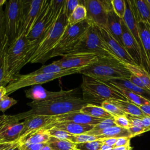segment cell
I'll return each mask as SVG.
<instances>
[{
    "label": "cell",
    "mask_w": 150,
    "mask_h": 150,
    "mask_svg": "<svg viewBox=\"0 0 150 150\" xmlns=\"http://www.w3.org/2000/svg\"><path fill=\"white\" fill-rule=\"evenodd\" d=\"M126 68L132 74L141 80L150 90V74L143 67L138 65L124 63Z\"/></svg>",
    "instance_id": "30"
},
{
    "label": "cell",
    "mask_w": 150,
    "mask_h": 150,
    "mask_svg": "<svg viewBox=\"0 0 150 150\" xmlns=\"http://www.w3.org/2000/svg\"><path fill=\"white\" fill-rule=\"evenodd\" d=\"M58 16L50 9V1L45 0L40 13L26 38L32 49L36 50L39 44L48 33Z\"/></svg>",
    "instance_id": "9"
},
{
    "label": "cell",
    "mask_w": 150,
    "mask_h": 150,
    "mask_svg": "<svg viewBox=\"0 0 150 150\" xmlns=\"http://www.w3.org/2000/svg\"><path fill=\"white\" fill-rule=\"evenodd\" d=\"M116 126L115 122H114V119L113 118H107V119H104L103 121H102L101 122L98 124L97 125H95L94 128L92 129L93 130H101V129H104L109 127Z\"/></svg>",
    "instance_id": "46"
},
{
    "label": "cell",
    "mask_w": 150,
    "mask_h": 150,
    "mask_svg": "<svg viewBox=\"0 0 150 150\" xmlns=\"http://www.w3.org/2000/svg\"><path fill=\"white\" fill-rule=\"evenodd\" d=\"M94 126L93 125L79 124L69 121H62L52 124L44 129H46L51 127H54L57 129L64 131L70 134L76 135L86 134L91 131L94 128Z\"/></svg>",
    "instance_id": "21"
},
{
    "label": "cell",
    "mask_w": 150,
    "mask_h": 150,
    "mask_svg": "<svg viewBox=\"0 0 150 150\" xmlns=\"http://www.w3.org/2000/svg\"><path fill=\"white\" fill-rule=\"evenodd\" d=\"M25 35H20L9 45L6 51L8 76L11 82L35 53ZM9 82V83H10Z\"/></svg>",
    "instance_id": "4"
},
{
    "label": "cell",
    "mask_w": 150,
    "mask_h": 150,
    "mask_svg": "<svg viewBox=\"0 0 150 150\" xmlns=\"http://www.w3.org/2000/svg\"><path fill=\"white\" fill-rule=\"evenodd\" d=\"M99 139H101L100 136L83 134L76 135H73L70 141L74 144H78V143H83L86 142L93 141H96Z\"/></svg>",
    "instance_id": "40"
},
{
    "label": "cell",
    "mask_w": 150,
    "mask_h": 150,
    "mask_svg": "<svg viewBox=\"0 0 150 150\" xmlns=\"http://www.w3.org/2000/svg\"><path fill=\"white\" fill-rule=\"evenodd\" d=\"M20 114L0 115V144L18 141L23 128Z\"/></svg>",
    "instance_id": "12"
},
{
    "label": "cell",
    "mask_w": 150,
    "mask_h": 150,
    "mask_svg": "<svg viewBox=\"0 0 150 150\" xmlns=\"http://www.w3.org/2000/svg\"><path fill=\"white\" fill-rule=\"evenodd\" d=\"M80 4H83V1L81 0H66L65 6H64V12L67 18L70 16L76 7Z\"/></svg>",
    "instance_id": "43"
},
{
    "label": "cell",
    "mask_w": 150,
    "mask_h": 150,
    "mask_svg": "<svg viewBox=\"0 0 150 150\" xmlns=\"http://www.w3.org/2000/svg\"><path fill=\"white\" fill-rule=\"evenodd\" d=\"M75 91V89L69 90H60L57 91H48L41 86L36 85L30 87V88L25 90V96L28 98L35 101H45L61 97L72 96Z\"/></svg>",
    "instance_id": "16"
},
{
    "label": "cell",
    "mask_w": 150,
    "mask_h": 150,
    "mask_svg": "<svg viewBox=\"0 0 150 150\" xmlns=\"http://www.w3.org/2000/svg\"><path fill=\"white\" fill-rule=\"evenodd\" d=\"M111 5L114 13L121 19L124 16L125 12V2L124 0H112Z\"/></svg>",
    "instance_id": "41"
},
{
    "label": "cell",
    "mask_w": 150,
    "mask_h": 150,
    "mask_svg": "<svg viewBox=\"0 0 150 150\" xmlns=\"http://www.w3.org/2000/svg\"><path fill=\"white\" fill-rule=\"evenodd\" d=\"M107 82L117 87L138 94L150 101V90H145L138 87L131 82L128 79H117L110 80Z\"/></svg>",
    "instance_id": "26"
},
{
    "label": "cell",
    "mask_w": 150,
    "mask_h": 150,
    "mask_svg": "<svg viewBox=\"0 0 150 150\" xmlns=\"http://www.w3.org/2000/svg\"><path fill=\"white\" fill-rule=\"evenodd\" d=\"M146 2H147L148 5H149V6L150 8V0H146Z\"/></svg>",
    "instance_id": "62"
},
{
    "label": "cell",
    "mask_w": 150,
    "mask_h": 150,
    "mask_svg": "<svg viewBox=\"0 0 150 150\" xmlns=\"http://www.w3.org/2000/svg\"><path fill=\"white\" fill-rule=\"evenodd\" d=\"M71 53H90L101 59L120 60L109 48L99 28L93 24L83 35Z\"/></svg>",
    "instance_id": "6"
},
{
    "label": "cell",
    "mask_w": 150,
    "mask_h": 150,
    "mask_svg": "<svg viewBox=\"0 0 150 150\" xmlns=\"http://www.w3.org/2000/svg\"><path fill=\"white\" fill-rule=\"evenodd\" d=\"M87 19V11L83 4H80L67 19V25H74Z\"/></svg>",
    "instance_id": "33"
},
{
    "label": "cell",
    "mask_w": 150,
    "mask_h": 150,
    "mask_svg": "<svg viewBox=\"0 0 150 150\" xmlns=\"http://www.w3.org/2000/svg\"><path fill=\"white\" fill-rule=\"evenodd\" d=\"M8 45L9 40L6 35L4 22V11L2 7H0V53Z\"/></svg>",
    "instance_id": "35"
},
{
    "label": "cell",
    "mask_w": 150,
    "mask_h": 150,
    "mask_svg": "<svg viewBox=\"0 0 150 150\" xmlns=\"http://www.w3.org/2000/svg\"><path fill=\"white\" fill-rule=\"evenodd\" d=\"M101 106L113 117L124 115L126 114L118 106H117L115 104L110 101H106L103 102L101 104Z\"/></svg>",
    "instance_id": "38"
},
{
    "label": "cell",
    "mask_w": 150,
    "mask_h": 150,
    "mask_svg": "<svg viewBox=\"0 0 150 150\" xmlns=\"http://www.w3.org/2000/svg\"><path fill=\"white\" fill-rule=\"evenodd\" d=\"M128 131L131 134V138L137 135H140L144 132L148 131L144 127H131L130 128H128Z\"/></svg>",
    "instance_id": "48"
},
{
    "label": "cell",
    "mask_w": 150,
    "mask_h": 150,
    "mask_svg": "<svg viewBox=\"0 0 150 150\" xmlns=\"http://www.w3.org/2000/svg\"><path fill=\"white\" fill-rule=\"evenodd\" d=\"M47 144L52 150H75V144L68 140L50 137Z\"/></svg>",
    "instance_id": "34"
},
{
    "label": "cell",
    "mask_w": 150,
    "mask_h": 150,
    "mask_svg": "<svg viewBox=\"0 0 150 150\" xmlns=\"http://www.w3.org/2000/svg\"><path fill=\"white\" fill-rule=\"evenodd\" d=\"M6 96V87L1 86L0 87V101Z\"/></svg>",
    "instance_id": "54"
},
{
    "label": "cell",
    "mask_w": 150,
    "mask_h": 150,
    "mask_svg": "<svg viewBox=\"0 0 150 150\" xmlns=\"http://www.w3.org/2000/svg\"><path fill=\"white\" fill-rule=\"evenodd\" d=\"M138 22H142L150 25V8L146 0L131 1Z\"/></svg>",
    "instance_id": "25"
},
{
    "label": "cell",
    "mask_w": 150,
    "mask_h": 150,
    "mask_svg": "<svg viewBox=\"0 0 150 150\" xmlns=\"http://www.w3.org/2000/svg\"><path fill=\"white\" fill-rule=\"evenodd\" d=\"M139 107L145 115L150 117V104L144 105Z\"/></svg>",
    "instance_id": "53"
},
{
    "label": "cell",
    "mask_w": 150,
    "mask_h": 150,
    "mask_svg": "<svg viewBox=\"0 0 150 150\" xmlns=\"http://www.w3.org/2000/svg\"><path fill=\"white\" fill-rule=\"evenodd\" d=\"M4 22L9 45L19 35L23 19L22 0H11L5 4Z\"/></svg>",
    "instance_id": "10"
},
{
    "label": "cell",
    "mask_w": 150,
    "mask_h": 150,
    "mask_svg": "<svg viewBox=\"0 0 150 150\" xmlns=\"http://www.w3.org/2000/svg\"><path fill=\"white\" fill-rule=\"evenodd\" d=\"M75 150H76V149H75Z\"/></svg>",
    "instance_id": "63"
},
{
    "label": "cell",
    "mask_w": 150,
    "mask_h": 150,
    "mask_svg": "<svg viewBox=\"0 0 150 150\" xmlns=\"http://www.w3.org/2000/svg\"><path fill=\"white\" fill-rule=\"evenodd\" d=\"M103 139V144H104L108 146L113 147L117 140V138H104V139Z\"/></svg>",
    "instance_id": "52"
},
{
    "label": "cell",
    "mask_w": 150,
    "mask_h": 150,
    "mask_svg": "<svg viewBox=\"0 0 150 150\" xmlns=\"http://www.w3.org/2000/svg\"><path fill=\"white\" fill-rule=\"evenodd\" d=\"M9 150H21L20 148V145L18 141L16 142Z\"/></svg>",
    "instance_id": "57"
},
{
    "label": "cell",
    "mask_w": 150,
    "mask_h": 150,
    "mask_svg": "<svg viewBox=\"0 0 150 150\" xmlns=\"http://www.w3.org/2000/svg\"><path fill=\"white\" fill-rule=\"evenodd\" d=\"M67 26V18L65 14L64 8L48 33L39 44L35 53L30 57L29 63H43L50 59V54Z\"/></svg>",
    "instance_id": "5"
},
{
    "label": "cell",
    "mask_w": 150,
    "mask_h": 150,
    "mask_svg": "<svg viewBox=\"0 0 150 150\" xmlns=\"http://www.w3.org/2000/svg\"><path fill=\"white\" fill-rule=\"evenodd\" d=\"M143 126L148 131H150V117L145 115L141 118Z\"/></svg>",
    "instance_id": "51"
},
{
    "label": "cell",
    "mask_w": 150,
    "mask_h": 150,
    "mask_svg": "<svg viewBox=\"0 0 150 150\" xmlns=\"http://www.w3.org/2000/svg\"><path fill=\"white\" fill-rule=\"evenodd\" d=\"M130 139L131 138L129 137H120L118 138L117 140L113 146L114 147H117V146H125L129 144L130 143Z\"/></svg>",
    "instance_id": "50"
},
{
    "label": "cell",
    "mask_w": 150,
    "mask_h": 150,
    "mask_svg": "<svg viewBox=\"0 0 150 150\" xmlns=\"http://www.w3.org/2000/svg\"><path fill=\"white\" fill-rule=\"evenodd\" d=\"M64 70L56 61L53 62L52 63L42 66L39 69L31 72L33 74H52L56 73L63 71Z\"/></svg>",
    "instance_id": "36"
},
{
    "label": "cell",
    "mask_w": 150,
    "mask_h": 150,
    "mask_svg": "<svg viewBox=\"0 0 150 150\" xmlns=\"http://www.w3.org/2000/svg\"><path fill=\"white\" fill-rule=\"evenodd\" d=\"M15 143H13V144H12V145H11V146H9V147H8V148H6V149H4V150H9V149H10V148H11V147H12V146H13V144H15Z\"/></svg>",
    "instance_id": "61"
},
{
    "label": "cell",
    "mask_w": 150,
    "mask_h": 150,
    "mask_svg": "<svg viewBox=\"0 0 150 150\" xmlns=\"http://www.w3.org/2000/svg\"><path fill=\"white\" fill-rule=\"evenodd\" d=\"M42 150H52L50 146L47 144V142L44 145V146L42 148Z\"/></svg>",
    "instance_id": "59"
},
{
    "label": "cell",
    "mask_w": 150,
    "mask_h": 150,
    "mask_svg": "<svg viewBox=\"0 0 150 150\" xmlns=\"http://www.w3.org/2000/svg\"><path fill=\"white\" fill-rule=\"evenodd\" d=\"M66 2V0L50 1V6L52 13L56 16H59L65 6Z\"/></svg>",
    "instance_id": "42"
},
{
    "label": "cell",
    "mask_w": 150,
    "mask_h": 150,
    "mask_svg": "<svg viewBox=\"0 0 150 150\" xmlns=\"http://www.w3.org/2000/svg\"><path fill=\"white\" fill-rule=\"evenodd\" d=\"M131 82H132L133 84H134L135 85L137 86L138 87L144 89V90H149L147 87L144 84V83L141 80H139L137 77H136L134 75H131L129 77V79H128Z\"/></svg>",
    "instance_id": "49"
},
{
    "label": "cell",
    "mask_w": 150,
    "mask_h": 150,
    "mask_svg": "<svg viewBox=\"0 0 150 150\" xmlns=\"http://www.w3.org/2000/svg\"><path fill=\"white\" fill-rule=\"evenodd\" d=\"M13 143H15V142H13V143H3V144H0V150H4L5 149L7 148L8 147L11 146Z\"/></svg>",
    "instance_id": "56"
},
{
    "label": "cell",
    "mask_w": 150,
    "mask_h": 150,
    "mask_svg": "<svg viewBox=\"0 0 150 150\" xmlns=\"http://www.w3.org/2000/svg\"><path fill=\"white\" fill-rule=\"evenodd\" d=\"M6 0H0V7H2V6L6 3Z\"/></svg>",
    "instance_id": "60"
},
{
    "label": "cell",
    "mask_w": 150,
    "mask_h": 150,
    "mask_svg": "<svg viewBox=\"0 0 150 150\" xmlns=\"http://www.w3.org/2000/svg\"><path fill=\"white\" fill-rule=\"evenodd\" d=\"M121 25L122 40L125 49L132 57L137 65L145 68L142 59V52L139 45L128 30L122 19L121 20Z\"/></svg>",
    "instance_id": "15"
},
{
    "label": "cell",
    "mask_w": 150,
    "mask_h": 150,
    "mask_svg": "<svg viewBox=\"0 0 150 150\" xmlns=\"http://www.w3.org/2000/svg\"><path fill=\"white\" fill-rule=\"evenodd\" d=\"M112 150H131V146H130V145L128 144L125 146L114 147L112 148Z\"/></svg>",
    "instance_id": "55"
},
{
    "label": "cell",
    "mask_w": 150,
    "mask_h": 150,
    "mask_svg": "<svg viewBox=\"0 0 150 150\" xmlns=\"http://www.w3.org/2000/svg\"><path fill=\"white\" fill-rule=\"evenodd\" d=\"M47 130L45 129H41L34 132H32L25 137L19 139L18 142L20 144H36L47 143L50 138Z\"/></svg>",
    "instance_id": "27"
},
{
    "label": "cell",
    "mask_w": 150,
    "mask_h": 150,
    "mask_svg": "<svg viewBox=\"0 0 150 150\" xmlns=\"http://www.w3.org/2000/svg\"><path fill=\"white\" fill-rule=\"evenodd\" d=\"M23 122V128L21 133L19 139L32 132L44 129L48 125L54 124L55 122L54 116L32 115L26 118Z\"/></svg>",
    "instance_id": "17"
},
{
    "label": "cell",
    "mask_w": 150,
    "mask_h": 150,
    "mask_svg": "<svg viewBox=\"0 0 150 150\" xmlns=\"http://www.w3.org/2000/svg\"><path fill=\"white\" fill-rule=\"evenodd\" d=\"M91 25V22L87 19L73 26L67 25L50 54V59L56 56H63L71 53Z\"/></svg>",
    "instance_id": "8"
},
{
    "label": "cell",
    "mask_w": 150,
    "mask_h": 150,
    "mask_svg": "<svg viewBox=\"0 0 150 150\" xmlns=\"http://www.w3.org/2000/svg\"><path fill=\"white\" fill-rule=\"evenodd\" d=\"M86 8L87 19L98 28L107 29L108 12L112 9L111 1L83 0Z\"/></svg>",
    "instance_id": "11"
},
{
    "label": "cell",
    "mask_w": 150,
    "mask_h": 150,
    "mask_svg": "<svg viewBox=\"0 0 150 150\" xmlns=\"http://www.w3.org/2000/svg\"><path fill=\"white\" fill-rule=\"evenodd\" d=\"M103 145V139L75 144L76 150H100Z\"/></svg>",
    "instance_id": "37"
},
{
    "label": "cell",
    "mask_w": 150,
    "mask_h": 150,
    "mask_svg": "<svg viewBox=\"0 0 150 150\" xmlns=\"http://www.w3.org/2000/svg\"><path fill=\"white\" fill-rule=\"evenodd\" d=\"M95 54L90 53H70L58 60L57 63L63 69L74 68H85L99 60Z\"/></svg>",
    "instance_id": "14"
},
{
    "label": "cell",
    "mask_w": 150,
    "mask_h": 150,
    "mask_svg": "<svg viewBox=\"0 0 150 150\" xmlns=\"http://www.w3.org/2000/svg\"><path fill=\"white\" fill-rule=\"evenodd\" d=\"M110 101L115 104L117 106H118L126 114L141 118L145 115L140 109L139 106L130 101L121 100H115Z\"/></svg>",
    "instance_id": "28"
},
{
    "label": "cell",
    "mask_w": 150,
    "mask_h": 150,
    "mask_svg": "<svg viewBox=\"0 0 150 150\" xmlns=\"http://www.w3.org/2000/svg\"><path fill=\"white\" fill-rule=\"evenodd\" d=\"M84 68L69 69L63 71L52 74H33L30 73L26 74H17L13 80L6 86V96L12 94L16 90L28 87L41 84L60 79L68 75L80 73Z\"/></svg>",
    "instance_id": "7"
},
{
    "label": "cell",
    "mask_w": 150,
    "mask_h": 150,
    "mask_svg": "<svg viewBox=\"0 0 150 150\" xmlns=\"http://www.w3.org/2000/svg\"><path fill=\"white\" fill-rule=\"evenodd\" d=\"M125 12L124 16L122 19L124 21L125 25L127 26V27L128 28V29L129 30V32H131V33L132 35L134 38L135 39L138 44L139 45V46L141 49V52H142L143 62H144V63L145 62V63H146L142 47L141 42V39H140V37H139L138 22L135 18V13H134V10H133L132 5H131V1L127 0V1H125Z\"/></svg>",
    "instance_id": "19"
},
{
    "label": "cell",
    "mask_w": 150,
    "mask_h": 150,
    "mask_svg": "<svg viewBox=\"0 0 150 150\" xmlns=\"http://www.w3.org/2000/svg\"><path fill=\"white\" fill-rule=\"evenodd\" d=\"M122 19L120 18L113 9L108 12L107 29L112 37L123 46L122 40Z\"/></svg>",
    "instance_id": "24"
},
{
    "label": "cell",
    "mask_w": 150,
    "mask_h": 150,
    "mask_svg": "<svg viewBox=\"0 0 150 150\" xmlns=\"http://www.w3.org/2000/svg\"><path fill=\"white\" fill-rule=\"evenodd\" d=\"M18 101L15 100L13 98L9 97L8 96H5L0 101V111L5 112L6 110L9 109L12 105L16 104Z\"/></svg>",
    "instance_id": "44"
},
{
    "label": "cell",
    "mask_w": 150,
    "mask_h": 150,
    "mask_svg": "<svg viewBox=\"0 0 150 150\" xmlns=\"http://www.w3.org/2000/svg\"><path fill=\"white\" fill-rule=\"evenodd\" d=\"M112 148H113V147L108 146V145L103 144V145L101 146V148L100 150H112Z\"/></svg>",
    "instance_id": "58"
},
{
    "label": "cell",
    "mask_w": 150,
    "mask_h": 150,
    "mask_svg": "<svg viewBox=\"0 0 150 150\" xmlns=\"http://www.w3.org/2000/svg\"><path fill=\"white\" fill-rule=\"evenodd\" d=\"M104 120V119L91 117L89 115L83 113L80 111L71 112L65 114L54 116L55 122L62 121H69L79 124L90 125L93 126L97 125Z\"/></svg>",
    "instance_id": "20"
},
{
    "label": "cell",
    "mask_w": 150,
    "mask_h": 150,
    "mask_svg": "<svg viewBox=\"0 0 150 150\" xmlns=\"http://www.w3.org/2000/svg\"><path fill=\"white\" fill-rule=\"evenodd\" d=\"M88 135L100 136L101 139L107 138H120V137H131V134L128 129L121 128L118 126H114L101 130H93L86 133Z\"/></svg>",
    "instance_id": "23"
},
{
    "label": "cell",
    "mask_w": 150,
    "mask_h": 150,
    "mask_svg": "<svg viewBox=\"0 0 150 150\" xmlns=\"http://www.w3.org/2000/svg\"><path fill=\"white\" fill-rule=\"evenodd\" d=\"M82 79L81 85L82 98L88 103L99 104L101 106V104L106 101L115 100L128 101L107 81L83 75Z\"/></svg>",
    "instance_id": "2"
},
{
    "label": "cell",
    "mask_w": 150,
    "mask_h": 150,
    "mask_svg": "<svg viewBox=\"0 0 150 150\" xmlns=\"http://www.w3.org/2000/svg\"><path fill=\"white\" fill-rule=\"evenodd\" d=\"M138 25L146 64L150 71V25L139 22H138Z\"/></svg>",
    "instance_id": "22"
},
{
    "label": "cell",
    "mask_w": 150,
    "mask_h": 150,
    "mask_svg": "<svg viewBox=\"0 0 150 150\" xmlns=\"http://www.w3.org/2000/svg\"><path fill=\"white\" fill-rule=\"evenodd\" d=\"M9 45L6 46L0 53V87H6L9 80L8 76L6 64V51Z\"/></svg>",
    "instance_id": "32"
},
{
    "label": "cell",
    "mask_w": 150,
    "mask_h": 150,
    "mask_svg": "<svg viewBox=\"0 0 150 150\" xmlns=\"http://www.w3.org/2000/svg\"><path fill=\"white\" fill-rule=\"evenodd\" d=\"M46 130H47L49 135L50 137H53L60 139L70 141L71 137L73 136L72 134H70L64 131L57 129L54 127H51L46 129Z\"/></svg>",
    "instance_id": "39"
},
{
    "label": "cell",
    "mask_w": 150,
    "mask_h": 150,
    "mask_svg": "<svg viewBox=\"0 0 150 150\" xmlns=\"http://www.w3.org/2000/svg\"><path fill=\"white\" fill-rule=\"evenodd\" d=\"M109 84L110 85H111L115 90H117L118 91H119L122 95H123L129 101L136 104L137 105L141 106V105H144L150 104V101H149L146 98H144V97H142L138 94H136L134 92H132V91H128L127 90L124 89L122 88L114 86L111 83H109Z\"/></svg>",
    "instance_id": "31"
},
{
    "label": "cell",
    "mask_w": 150,
    "mask_h": 150,
    "mask_svg": "<svg viewBox=\"0 0 150 150\" xmlns=\"http://www.w3.org/2000/svg\"><path fill=\"white\" fill-rule=\"evenodd\" d=\"M44 1L22 0L23 19L19 36L29 34L40 13Z\"/></svg>",
    "instance_id": "13"
},
{
    "label": "cell",
    "mask_w": 150,
    "mask_h": 150,
    "mask_svg": "<svg viewBox=\"0 0 150 150\" xmlns=\"http://www.w3.org/2000/svg\"><path fill=\"white\" fill-rule=\"evenodd\" d=\"M80 111L98 118L107 119L114 117L101 106L91 103L87 104L80 110Z\"/></svg>",
    "instance_id": "29"
},
{
    "label": "cell",
    "mask_w": 150,
    "mask_h": 150,
    "mask_svg": "<svg viewBox=\"0 0 150 150\" xmlns=\"http://www.w3.org/2000/svg\"><path fill=\"white\" fill-rule=\"evenodd\" d=\"M46 143L42 144H20V148L21 150H42V148Z\"/></svg>",
    "instance_id": "47"
},
{
    "label": "cell",
    "mask_w": 150,
    "mask_h": 150,
    "mask_svg": "<svg viewBox=\"0 0 150 150\" xmlns=\"http://www.w3.org/2000/svg\"><path fill=\"white\" fill-rule=\"evenodd\" d=\"M114 122L116 126L128 129L131 127V122L126 114L124 115H120L114 117Z\"/></svg>",
    "instance_id": "45"
},
{
    "label": "cell",
    "mask_w": 150,
    "mask_h": 150,
    "mask_svg": "<svg viewBox=\"0 0 150 150\" xmlns=\"http://www.w3.org/2000/svg\"><path fill=\"white\" fill-rule=\"evenodd\" d=\"M98 28L110 50L121 62L137 65L132 57L125 49L124 47L116 40L107 30L100 28Z\"/></svg>",
    "instance_id": "18"
},
{
    "label": "cell",
    "mask_w": 150,
    "mask_h": 150,
    "mask_svg": "<svg viewBox=\"0 0 150 150\" xmlns=\"http://www.w3.org/2000/svg\"><path fill=\"white\" fill-rule=\"evenodd\" d=\"M88 103L83 98L73 95L45 101H32L27 103L31 109L19 114L21 120H25L32 115L57 116L71 112L79 111Z\"/></svg>",
    "instance_id": "1"
},
{
    "label": "cell",
    "mask_w": 150,
    "mask_h": 150,
    "mask_svg": "<svg viewBox=\"0 0 150 150\" xmlns=\"http://www.w3.org/2000/svg\"><path fill=\"white\" fill-rule=\"evenodd\" d=\"M79 74L103 81L112 80L129 79L132 74L124 63L111 59H101L84 68Z\"/></svg>",
    "instance_id": "3"
}]
</instances>
